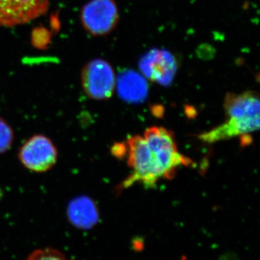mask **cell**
<instances>
[{
  "label": "cell",
  "instance_id": "7",
  "mask_svg": "<svg viewBox=\"0 0 260 260\" xmlns=\"http://www.w3.org/2000/svg\"><path fill=\"white\" fill-rule=\"evenodd\" d=\"M138 66L147 79L169 86L177 75L179 63L170 51L153 49L140 58Z\"/></svg>",
  "mask_w": 260,
  "mask_h": 260
},
{
  "label": "cell",
  "instance_id": "5",
  "mask_svg": "<svg viewBox=\"0 0 260 260\" xmlns=\"http://www.w3.org/2000/svg\"><path fill=\"white\" fill-rule=\"evenodd\" d=\"M81 23L93 37H104L116 28L119 12L115 0H90L81 10Z\"/></svg>",
  "mask_w": 260,
  "mask_h": 260
},
{
  "label": "cell",
  "instance_id": "9",
  "mask_svg": "<svg viewBox=\"0 0 260 260\" xmlns=\"http://www.w3.org/2000/svg\"><path fill=\"white\" fill-rule=\"evenodd\" d=\"M67 216L72 225L82 230H89L99 223V208L88 196H78L70 200L67 207Z\"/></svg>",
  "mask_w": 260,
  "mask_h": 260
},
{
  "label": "cell",
  "instance_id": "1",
  "mask_svg": "<svg viewBox=\"0 0 260 260\" xmlns=\"http://www.w3.org/2000/svg\"><path fill=\"white\" fill-rule=\"evenodd\" d=\"M224 109L225 121L200 135L202 141L213 144L237 137H248L259 129L260 103L256 92L248 90L240 94L227 93Z\"/></svg>",
  "mask_w": 260,
  "mask_h": 260
},
{
  "label": "cell",
  "instance_id": "2",
  "mask_svg": "<svg viewBox=\"0 0 260 260\" xmlns=\"http://www.w3.org/2000/svg\"><path fill=\"white\" fill-rule=\"evenodd\" d=\"M124 156L133 172L124 181L121 189L140 183L145 187L153 188L164 179L158 154L145 141L144 137L135 135L128 138L124 144Z\"/></svg>",
  "mask_w": 260,
  "mask_h": 260
},
{
  "label": "cell",
  "instance_id": "12",
  "mask_svg": "<svg viewBox=\"0 0 260 260\" xmlns=\"http://www.w3.org/2000/svg\"><path fill=\"white\" fill-rule=\"evenodd\" d=\"M25 260H73L67 257L64 254L51 248L37 249L32 251Z\"/></svg>",
  "mask_w": 260,
  "mask_h": 260
},
{
  "label": "cell",
  "instance_id": "10",
  "mask_svg": "<svg viewBox=\"0 0 260 260\" xmlns=\"http://www.w3.org/2000/svg\"><path fill=\"white\" fill-rule=\"evenodd\" d=\"M118 94L126 102H143L148 94V85L145 77L133 70H123L116 78Z\"/></svg>",
  "mask_w": 260,
  "mask_h": 260
},
{
  "label": "cell",
  "instance_id": "6",
  "mask_svg": "<svg viewBox=\"0 0 260 260\" xmlns=\"http://www.w3.org/2000/svg\"><path fill=\"white\" fill-rule=\"evenodd\" d=\"M149 145L155 149L160 158L165 171L166 179H172L181 167L190 165V159L179 152L172 132L161 126H153L143 135Z\"/></svg>",
  "mask_w": 260,
  "mask_h": 260
},
{
  "label": "cell",
  "instance_id": "11",
  "mask_svg": "<svg viewBox=\"0 0 260 260\" xmlns=\"http://www.w3.org/2000/svg\"><path fill=\"white\" fill-rule=\"evenodd\" d=\"M14 138V131L12 126L0 117V154L6 153L11 148Z\"/></svg>",
  "mask_w": 260,
  "mask_h": 260
},
{
  "label": "cell",
  "instance_id": "8",
  "mask_svg": "<svg viewBox=\"0 0 260 260\" xmlns=\"http://www.w3.org/2000/svg\"><path fill=\"white\" fill-rule=\"evenodd\" d=\"M50 0H0V25L14 27L45 14Z\"/></svg>",
  "mask_w": 260,
  "mask_h": 260
},
{
  "label": "cell",
  "instance_id": "3",
  "mask_svg": "<svg viewBox=\"0 0 260 260\" xmlns=\"http://www.w3.org/2000/svg\"><path fill=\"white\" fill-rule=\"evenodd\" d=\"M116 82L112 65L100 58L88 61L82 70V88L85 95L93 100L104 101L112 98Z\"/></svg>",
  "mask_w": 260,
  "mask_h": 260
},
{
  "label": "cell",
  "instance_id": "4",
  "mask_svg": "<svg viewBox=\"0 0 260 260\" xmlns=\"http://www.w3.org/2000/svg\"><path fill=\"white\" fill-rule=\"evenodd\" d=\"M19 161L32 172L45 173L56 165L58 150L52 140L44 135H34L19 149Z\"/></svg>",
  "mask_w": 260,
  "mask_h": 260
}]
</instances>
